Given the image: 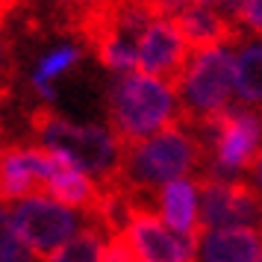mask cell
<instances>
[{
  "label": "cell",
  "instance_id": "cell-10",
  "mask_svg": "<svg viewBox=\"0 0 262 262\" xmlns=\"http://www.w3.org/2000/svg\"><path fill=\"white\" fill-rule=\"evenodd\" d=\"M183 38L189 41L191 53L194 50H209V48H230V45H242L245 30L218 12L215 6H201V3H189L177 18H171Z\"/></svg>",
  "mask_w": 262,
  "mask_h": 262
},
{
  "label": "cell",
  "instance_id": "cell-14",
  "mask_svg": "<svg viewBox=\"0 0 262 262\" xmlns=\"http://www.w3.org/2000/svg\"><path fill=\"white\" fill-rule=\"evenodd\" d=\"M233 95L245 106H262V41L242 45L233 56Z\"/></svg>",
  "mask_w": 262,
  "mask_h": 262
},
{
  "label": "cell",
  "instance_id": "cell-18",
  "mask_svg": "<svg viewBox=\"0 0 262 262\" xmlns=\"http://www.w3.org/2000/svg\"><path fill=\"white\" fill-rule=\"evenodd\" d=\"M224 9L227 18H233L242 30L262 36V0H227Z\"/></svg>",
  "mask_w": 262,
  "mask_h": 262
},
{
  "label": "cell",
  "instance_id": "cell-11",
  "mask_svg": "<svg viewBox=\"0 0 262 262\" xmlns=\"http://www.w3.org/2000/svg\"><path fill=\"white\" fill-rule=\"evenodd\" d=\"M45 194L56 198L59 203L71 209L89 212L100 198V183L92 174H85L83 168H77L62 154L48 150V171H45Z\"/></svg>",
  "mask_w": 262,
  "mask_h": 262
},
{
  "label": "cell",
  "instance_id": "cell-26",
  "mask_svg": "<svg viewBox=\"0 0 262 262\" xmlns=\"http://www.w3.org/2000/svg\"><path fill=\"white\" fill-rule=\"evenodd\" d=\"M139 262H144V259H139Z\"/></svg>",
  "mask_w": 262,
  "mask_h": 262
},
{
  "label": "cell",
  "instance_id": "cell-19",
  "mask_svg": "<svg viewBox=\"0 0 262 262\" xmlns=\"http://www.w3.org/2000/svg\"><path fill=\"white\" fill-rule=\"evenodd\" d=\"M100 262H139V253L133 250L130 238L124 236V230L106 238V248H103V259Z\"/></svg>",
  "mask_w": 262,
  "mask_h": 262
},
{
  "label": "cell",
  "instance_id": "cell-2",
  "mask_svg": "<svg viewBox=\"0 0 262 262\" xmlns=\"http://www.w3.org/2000/svg\"><path fill=\"white\" fill-rule=\"evenodd\" d=\"M106 115L118 142L133 144L180 121V100L171 83L142 71H127L109 85Z\"/></svg>",
  "mask_w": 262,
  "mask_h": 262
},
{
  "label": "cell",
  "instance_id": "cell-20",
  "mask_svg": "<svg viewBox=\"0 0 262 262\" xmlns=\"http://www.w3.org/2000/svg\"><path fill=\"white\" fill-rule=\"evenodd\" d=\"M12 80H15V48L12 41L0 33V89L9 92Z\"/></svg>",
  "mask_w": 262,
  "mask_h": 262
},
{
  "label": "cell",
  "instance_id": "cell-12",
  "mask_svg": "<svg viewBox=\"0 0 262 262\" xmlns=\"http://www.w3.org/2000/svg\"><path fill=\"white\" fill-rule=\"evenodd\" d=\"M262 250V230L227 227L206 230L201 227L194 242V262H256Z\"/></svg>",
  "mask_w": 262,
  "mask_h": 262
},
{
  "label": "cell",
  "instance_id": "cell-9",
  "mask_svg": "<svg viewBox=\"0 0 262 262\" xmlns=\"http://www.w3.org/2000/svg\"><path fill=\"white\" fill-rule=\"evenodd\" d=\"M48 150L38 144H6L0 147V203L45 194Z\"/></svg>",
  "mask_w": 262,
  "mask_h": 262
},
{
  "label": "cell",
  "instance_id": "cell-27",
  "mask_svg": "<svg viewBox=\"0 0 262 262\" xmlns=\"http://www.w3.org/2000/svg\"><path fill=\"white\" fill-rule=\"evenodd\" d=\"M259 115H262V112H259Z\"/></svg>",
  "mask_w": 262,
  "mask_h": 262
},
{
  "label": "cell",
  "instance_id": "cell-4",
  "mask_svg": "<svg viewBox=\"0 0 262 262\" xmlns=\"http://www.w3.org/2000/svg\"><path fill=\"white\" fill-rule=\"evenodd\" d=\"M180 100V121L198 127L230 106L233 97V56L227 48L194 50L186 71L174 83Z\"/></svg>",
  "mask_w": 262,
  "mask_h": 262
},
{
  "label": "cell",
  "instance_id": "cell-8",
  "mask_svg": "<svg viewBox=\"0 0 262 262\" xmlns=\"http://www.w3.org/2000/svg\"><path fill=\"white\" fill-rule=\"evenodd\" d=\"M124 236L130 238L133 250L144 262H194L189 242L180 238L174 230H168L165 221L147 203H139L133 198H130V209H127Z\"/></svg>",
  "mask_w": 262,
  "mask_h": 262
},
{
  "label": "cell",
  "instance_id": "cell-13",
  "mask_svg": "<svg viewBox=\"0 0 262 262\" xmlns=\"http://www.w3.org/2000/svg\"><path fill=\"white\" fill-rule=\"evenodd\" d=\"M159 218L165 221L168 230H174L180 238L189 242L194 253V242L201 233V218H198V180L183 177L159 189Z\"/></svg>",
  "mask_w": 262,
  "mask_h": 262
},
{
  "label": "cell",
  "instance_id": "cell-6",
  "mask_svg": "<svg viewBox=\"0 0 262 262\" xmlns=\"http://www.w3.org/2000/svg\"><path fill=\"white\" fill-rule=\"evenodd\" d=\"M198 218L206 230H262V194L242 180H198Z\"/></svg>",
  "mask_w": 262,
  "mask_h": 262
},
{
  "label": "cell",
  "instance_id": "cell-23",
  "mask_svg": "<svg viewBox=\"0 0 262 262\" xmlns=\"http://www.w3.org/2000/svg\"><path fill=\"white\" fill-rule=\"evenodd\" d=\"M191 3H201V6H224L227 0H191Z\"/></svg>",
  "mask_w": 262,
  "mask_h": 262
},
{
  "label": "cell",
  "instance_id": "cell-1",
  "mask_svg": "<svg viewBox=\"0 0 262 262\" xmlns=\"http://www.w3.org/2000/svg\"><path fill=\"white\" fill-rule=\"evenodd\" d=\"M206 159L209 147L201 133L183 121H174L142 142L124 144L118 177L106 186L121 189L133 201L147 203L162 186L174 180H201L206 171Z\"/></svg>",
  "mask_w": 262,
  "mask_h": 262
},
{
  "label": "cell",
  "instance_id": "cell-5",
  "mask_svg": "<svg viewBox=\"0 0 262 262\" xmlns=\"http://www.w3.org/2000/svg\"><path fill=\"white\" fill-rule=\"evenodd\" d=\"M9 212H12V224L18 230V236L24 238L38 256H48L62 242H68L83 227H89V215L80 218L71 206L59 203L50 194L21 198L15 203V209H9Z\"/></svg>",
  "mask_w": 262,
  "mask_h": 262
},
{
  "label": "cell",
  "instance_id": "cell-3",
  "mask_svg": "<svg viewBox=\"0 0 262 262\" xmlns=\"http://www.w3.org/2000/svg\"><path fill=\"white\" fill-rule=\"evenodd\" d=\"M30 127H33L38 147L68 156L74 165L92 174L100 186L118 177L124 144L118 142V136L112 130L95 127V124H85V127L74 124V121L56 115L50 106H38L30 118Z\"/></svg>",
  "mask_w": 262,
  "mask_h": 262
},
{
  "label": "cell",
  "instance_id": "cell-16",
  "mask_svg": "<svg viewBox=\"0 0 262 262\" xmlns=\"http://www.w3.org/2000/svg\"><path fill=\"white\" fill-rule=\"evenodd\" d=\"M80 56H83V50H80V48H59V50H53L50 56H45V59L38 62L36 74H33V85H36L45 97H53L50 83H53L59 74L68 71L74 62H80Z\"/></svg>",
  "mask_w": 262,
  "mask_h": 262
},
{
  "label": "cell",
  "instance_id": "cell-21",
  "mask_svg": "<svg viewBox=\"0 0 262 262\" xmlns=\"http://www.w3.org/2000/svg\"><path fill=\"white\" fill-rule=\"evenodd\" d=\"M248 183L262 194V147H259V154L253 156V162H250V168H248Z\"/></svg>",
  "mask_w": 262,
  "mask_h": 262
},
{
  "label": "cell",
  "instance_id": "cell-17",
  "mask_svg": "<svg viewBox=\"0 0 262 262\" xmlns=\"http://www.w3.org/2000/svg\"><path fill=\"white\" fill-rule=\"evenodd\" d=\"M0 262H41V256L18 236L12 212L3 203H0Z\"/></svg>",
  "mask_w": 262,
  "mask_h": 262
},
{
  "label": "cell",
  "instance_id": "cell-22",
  "mask_svg": "<svg viewBox=\"0 0 262 262\" xmlns=\"http://www.w3.org/2000/svg\"><path fill=\"white\" fill-rule=\"evenodd\" d=\"M62 6H97V3H106V0H56Z\"/></svg>",
  "mask_w": 262,
  "mask_h": 262
},
{
  "label": "cell",
  "instance_id": "cell-25",
  "mask_svg": "<svg viewBox=\"0 0 262 262\" xmlns=\"http://www.w3.org/2000/svg\"><path fill=\"white\" fill-rule=\"evenodd\" d=\"M256 262H262V250H259V256H256Z\"/></svg>",
  "mask_w": 262,
  "mask_h": 262
},
{
  "label": "cell",
  "instance_id": "cell-24",
  "mask_svg": "<svg viewBox=\"0 0 262 262\" xmlns=\"http://www.w3.org/2000/svg\"><path fill=\"white\" fill-rule=\"evenodd\" d=\"M3 97H6V92H3V89H0V100H3Z\"/></svg>",
  "mask_w": 262,
  "mask_h": 262
},
{
  "label": "cell",
  "instance_id": "cell-15",
  "mask_svg": "<svg viewBox=\"0 0 262 262\" xmlns=\"http://www.w3.org/2000/svg\"><path fill=\"white\" fill-rule=\"evenodd\" d=\"M106 233H100L97 227H83L77 236L62 242L56 250H50L41 262H100L103 259V248H106Z\"/></svg>",
  "mask_w": 262,
  "mask_h": 262
},
{
  "label": "cell",
  "instance_id": "cell-7",
  "mask_svg": "<svg viewBox=\"0 0 262 262\" xmlns=\"http://www.w3.org/2000/svg\"><path fill=\"white\" fill-rule=\"evenodd\" d=\"M191 59V48L171 18H156L136 41V68L142 74L177 83Z\"/></svg>",
  "mask_w": 262,
  "mask_h": 262
}]
</instances>
